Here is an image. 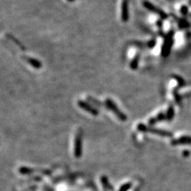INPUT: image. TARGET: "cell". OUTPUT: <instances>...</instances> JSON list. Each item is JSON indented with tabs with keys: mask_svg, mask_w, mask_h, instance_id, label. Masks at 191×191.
<instances>
[{
	"mask_svg": "<svg viewBox=\"0 0 191 191\" xmlns=\"http://www.w3.org/2000/svg\"><path fill=\"white\" fill-rule=\"evenodd\" d=\"M104 105H105V107L107 108L108 109L112 111L119 119H121V120H126L127 119L126 115H125L122 111L119 110L118 106L116 105V103H114V101L112 100H111V99L109 98L106 99L105 102H104Z\"/></svg>",
	"mask_w": 191,
	"mask_h": 191,
	"instance_id": "cell-1",
	"label": "cell"
},
{
	"mask_svg": "<svg viewBox=\"0 0 191 191\" xmlns=\"http://www.w3.org/2000/svg\"><path fill=\"white\" fill-rule=\"evenodd\" d=\"M172 44H173V31H170V33H167L163 42V46L162 48V55L163 57L168 56L171 49Z\"/></svg>",
	"mask_w": 191,
	"mask_h": 191,
	"instance_id": "cell-2",
	"label": "cell"
},
{
	"mask_svg": "<svg viewBox=\"0 0 191 191\" xmlns=\"http://www.w3.org/2000/svg\"><path fill=\"white\" fill-rule=\"evenodd\" d=\"M143 7H145L146 9L148 10V11H151V12L154 13V14H157L158 15H159L162 18H163V19L167 18V14L163 11H162L161 9L158 8L156 6H154V4L148 2V1L146 0V1H144V2L143 3Z\"/></svg>",
	"mask_w": 191,
	"mask_h": 191,
	"instance_id": "cell-3",
	"label": "cell"
},
{
	"mask_svg": "<svg viewBox=\"0 0 191 191\" xmlns=\"http://www.w3.org/2000/svg\"><path fill=\"white\" fill-rule=\"evenodd\" d=\"M129 0H123L121 3V18L123 23H127L129 19Z\"/></svg>",
	"mask_w": 191,
	"mask_h": 191,
	"instance_id": "cell-4",
	"label": "cell"
},
{
	"mask_svg": "<svg viewBox=\"0 0 191 191\" xmlns=\"http://www.w3.org/2000/svg\"><path fill=\"white\" fill-rule=\"evenodd\" d=\"M77 104H78V106H79L81 108L84 109V111H86V112H89V113H91L92 115H93V116H97L98 115V111L97 110V108H93V106L90 105L89 103H87L86 101H84V100H78V102H77Z\"/></svg>",
	"mask_w": 191,
	"mask_h": 191,
	"instance_id": "cell-5",
	"label": "cell"
},
{
	"mask_svg": "<svg viewBox=\"0 0 191 191\" xmlns=\"http://www.w3.org/2000/svg\"><path fill=\"white\" fill-rule=\"evenodd\" d=\"M25 58V60H27V62L31 65L32 67L35 68H41L42 66V64L40 61L35 59V58H29V57H23Z\"/></svg>",
	"mask_w": 191,
	"mask_h": 191,
	"instance_id": "cell-6",
	"label": "cell"
},
{
	"mask_svg": "<svg viewBox=\"0 0 191 191\" xmlns=\"http://www.w3.org/2000/svg\"><path fill=\"white\" fill-rule=\"evenodd\" d=\"M138 62H139V54H136L135 58L132 59V62H131V64H130V67H131V68L133 69V70H135V69L138 68Z\"/></svg>",
	"mask_w": 191,
	"mask_h": 191,
	"instance_id": "cell-7",
	"label": "cell"
},
{
	"mask_svg": "<svg viewBox=\"0 0 191 191\" xmlns=\"http://www.w3.org/2000/svg\"><path fill=\"white\" fill-rule=\"evenodd\" d=\"M163 119H164V114H163V112H161V113H159V114L157 116V117L152 118V119H150V123H155V122H157V121H159Z\"/></svg>",
	"mask_w": 191,
	"mask_h": 191,
	"instance_id": "cell-8",
	"label": "cell"
},
{
	"mask_svg": "<svg viewBox=\"0 0 191 191\" xmlns=\"http://www.w3.org/2000/svg\"><path fill=\"white\" fill-rule=\"evenodd\" d=\"M173 106H170L167 110V117L168 119H171L173 117Z\"/></svg>",
	"mask_w": 191,
	"mask_h": 191,
	"instance_id": "cell-9",
	"label": "cell"
},
{
	"mask_svg": "<svg viewBox=\"0 0 191 191\" xmlns=\"http://www.w3.org/2000/svg\"><path fill=\"white\" fill-rule=\"evenodd\" d=\"M182 12L183 14H186V12H187V8H186V7H184V6H183L182 8Z\"/></svg>",
	"mask_w": 191,
	"mask_h": 191,
	"instance_id": "cell-10",
	"label": "cell"
},
{
	"mask_svg": "<svg viewBox=\"0 0 191 191\" xmlns=\"http://www.w3.org/2000/svg\"><path fill=\"white\" fill-rule=\"evenodd\" d=\"M68 2H73L74 0H68Z\"/></svg>",
	"mask_w": 191,
	"mask_h": 191,
	"instance_id": "cell-11",
	"label": "cell"
},
{
	"mask_svg": "<svg viewBox=\"0 0 191 191\" xmlns=\"http://www.w3.org/2000/svg\"><path fill=\"white\" fill-rule=\"evenodd\" d=\"M189 4H190V5H191V0H189Z\"/></svg>",
	"mask_w": 191,
	"mask_h": 191,
	"instance_id": "cell-12",
	"label": "cell"
},
{
	"mask_svg": "<svg viewBox=\"0 0 191 191\" xmlns=\"http://www.w3.org/2000/svg\"><path fill=\"white\" fill-rule=\"evenodd\" d=\"M170 1H172V0H170Z\"/></svg>",
	"mask_w": 191,
	"mask_h": 191,
	"instance_id": "cell-13",
	"label": "cell"
}]
</instances>
